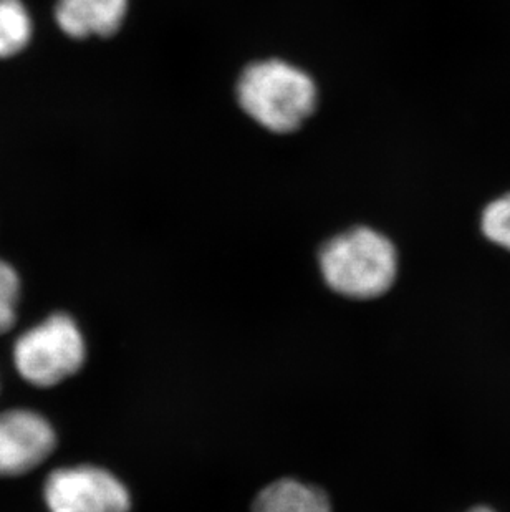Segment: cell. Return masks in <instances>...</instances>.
Masks as SVG:
<instances>
[{
    "label": "cell",
    "instance_id": "obj_1",
    "mask_svg": "<svg viewBox=\"0 0 510 512\" xmlns=\"http://www.w3.org/2000/svg\"><path fill=\"white\" fill-rule=\"evenodd\" d=\"M237 102L265 130H299L317 107V85L304 70L282 62L252 63L237 82Z\"/></svg>",
    "mask_w": 510,
    "mask_h": 512
},
{
    "label": "cell",
    "instance_id": "obj_2",
    "mask_svg": "<svg viewBox=\"0 0 510 512\" xmlns=\"http://www.w3.org/2000/svg\"><path fill=\"white\" fill-rule=\"evenodd\" d=\"M320 269L333 292L348 299H376L395 282L398 256L388 237L370 228H355L323 246Z\"/></svg>",
    "mask_w": 510,
    "mask_h": 512
},
{
    "label": "cell",
    "instance_id": "obj_3",
    "mask_svg": "<svg viewBox=\"0 0 510 512\" xmlns=\"http://www.w3.org/2000/svg\"><path fill=\"white\" fill-rule=\"evenodd\" d=\"M14 360L24 380L53 387L83 367L85 342L72 317L55 314L17 340Z\"/></svg>",
    "mask_w": 510,
    "mask_h": 512
},
{
    "label": "cell",
    "instance_id": "obj_4",
    "mask_svg": "<svg viewBox=\"0 0 510 512\" xmlns=\"http://www.w3.org/2000/svg\"><path fill=\"white\" fill-rule=\"evenodd\" d=\"M52 512H130L125 484L97 466L57 469L45 483Z\"/></svg>",
    "mask_w": 510,
    "mask_h": 512
},
{
    "label": "cell",
    "instance_id": "obj_5",
    "mask_svg": "<svg viewBox=\"0 0 510 512\" xmlns=\"http://www.w3.org/2000/svg\"><path fill=\"white\" fill-rule=\"evenodd\" d=\"M55 443L44 416L29 410L0 413V476L29 473L52 455Z\"/></svg>",
    "mask_w": 510,
    "mask_h": 512
},
{
    "label": "cell",
    "instance_id": "obj_6",
    "mask_svg": "<svg viewBox=\"0 0 510 512\" xmlns=\"http://www.w3.org/2000/svg\"><path fill=\"white\" fill-rule=\"evenodd\" d=\"M128 0H58L55 19L73 39L111 37L120 30Z\"/></svg>",
    "mask_w": 510,
    "mask_h": 512
},
{
    "label": "cell",
    "instance_id": "obj_7",
    "mask_svg": "<svg viewBox=\"0 0 510 512\" xmlns=\"http://www.w3.org/2000/svg\"><path fill=\"white\" fill-rule=\"evenodd\" d=\"M254 512H333L327 494L295 479H279L260 491Z\"/></svg>",
    "mask_w": 510,
    "mask_h": 512
},
{
    "label": "cell",
    "instance_id": "obj_8",
    "mask_svg": "<svg viewBox=\"0 0 510 512\" xmlns=\"http://www.w3.org/2000/svg\"><path fill=\"white\" fill-rule=\"evenodd\" d=\"M30 37L32 20L22 0H0V58L22 52Z\"/></svg>",
    "mask_w": 510,
    "mask_h": 512
},
{
    "label": "cell",
    "instance_id": "obj_9",
    "mask_svg": "<svg viewBox=\"0 0 510 512\" xmlns=\"http://www.w3.org/2000/svg\"><path fill=\"white\" fill-rule=\"evenodd\" d=\"M482 231L489 241L510 251V193L492 201L484 209Z\"/></svg>",
    "mask_w": 510,
    "mask_h": 512
},
{
    "label": "cell",
    "instance_id": "obj_10",
    "mask_svg": "<svg viewBox=\"0 0 510 512\" xmlns=\"http://www.w3.org/2000/svg\"><path fill=\"white\" fill-rule=\"evenodd\" d=\"M19 292L17 272L7 262L0 261V335L9 332L14 325Z\"/></svg>",
    "mask_w": 510,
    "mask_h": 512
},
{
    "label": "cell",
    "instance_id": "obj_11",
    "mask_svg": "<svg viewBox=\"0 0 510 512\" xmlns=\"http://www.w3.org/2000/svg\"><path fill=\"white\" fill-rule=\"evenodd\" d=\"M469 512H494V511H491V509H487V508H476V509H472V511H469Z\"/></svg>",
    "mask_w": 510,
    "mask_h": 512
}]
</instances>
